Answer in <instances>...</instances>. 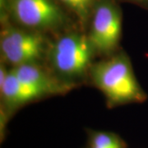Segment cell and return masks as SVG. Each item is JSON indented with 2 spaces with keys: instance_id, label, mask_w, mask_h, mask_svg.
<instances>
[{
  "instance_id": "cell-8",
  "label": "cell",
  "mask_w": 148,
  "mask_h": 148,
  "mask_svg": "<svg viewBox=\"0 0 148 148\" xmlns=\"http://www.w3.org/2000/svg\"><path fill=\"white\" fill-rule=\"evenodd\" d=\"M79 18L82 22H85L88 16H91L95 0H58Z\"/></svg>"
},
{
  "instance_id": "cell-9",
  "label": "cell",
  "mask_w": 148,
  "mask_h": 148,
  "mask_svg": "<svg viewBox=\"0 0 148 148\" xmlns=\"http://www.w3.org/2000/svg\"><path fill=\"white\" fill-rule=\"evenodd\" d=\"M90 146L100 148H124V143L114 133L94 132L90 138Z\"/></svg>"
},
{
  "instance_id": "cell-4",
  "label": "cell",
  "mask_w": 148,
  "mask_h": 148,
  "mask_svg": "<svg viewBox=\"0 0 148 148\" xmlns=\"http://www.w3.org/2000/svg\"><path fill=\"white\" fill-rule=\"evenodd\" d=\"M122 17L118 6L111 0H100L91 13L89 40L95 52L112 53L121 38Z\"/></svg>"
},
{
  "instance_id": "cell-1",
  "label": "cell",
  "mask_w": 148,
  "mask_h": 148,
  "mask_svg": "<svg viewBox=\"0 0 148 148\" xmlns=\"http://www.w3.org/2000/svg\"><path fill=\"white\" fill-rule=\"evenodd\" d=\"M91 77L110 106L143 102L147 95L138 83L128 58L119 53L90 67Z\"/></svg>"
},
{
  "instance_id": "cell-3",
  "label": "cell",
  "mask_w": 148,
  "mask_h": 148,
  "mask_svg": "<svg viewBox=\"0 0 148 148\" xmlns=\"http://www.w3.org/2000/svg\"><path fill=\"white\" fill-rule=\"evenodd\" d=\"M7 8L21 27L40 32L57 29L66 16L55 0H5Z\"/></svg>"
},
{
  "instance_id": "cell-10",
  "label": "cell",
  "mask_w": 148,
  "mask_h": 148,
  "mask_svg": "<svg viewBox=\"0 0 148 148\" xmlns=\"http://www.w3.org/2000/svg\"><path fill=\"white\" fill-rule=\"evenodd\" d=\"M134 2H137V3H139L141 4H143V5H147L148 6V0H132Z\"/></svg>"
},
{
  "instance_id": "cell-7",
  "label": "cell",
  "mask_w": 148,
  "mask_h": 148,
  "mask_svg": "<svg viewBox=\"0 0 148 148\" xmlns=\"http://www.w3.org/2000/svg\"><path fill=\"white\" fill-rule=\"evenodd\" d=\"M17 78L23 84L32 87L40 96L58 92L60 86L56 81L36 64H22L12 69Z\"/></svg>"
},
{
  "instance_id": "cell-6",
  "label": "cell",
  "mask_w": 148,
  "mask_h": 148,
  "mask_svg": "<svg viewBox=\"0 0 148 148\" xmlns=\"http://www.w3.org/2000/svg\"><path fill=\"white\" fill-rule=\"evenodd\" d=\"M0 89L3 101L9 107L21 106L40 97L34 89L23 84L12 70L6 72L3 67L0 73Z\"/></svg>"
},
{
  "instance_id": "cell-2",
  "label": "cell",
  "mask_w": 148,
  "mask_h": 148,
  "mask_svg": "<svg viewBox=\"0 0 148 148\" xmlns=\"http://www.w3.org/2000/svg\"><path fill=\"white\" fill-rule=\"evenodd\" d=\"M95 50L89 37L71 32L58 38L49 49V61L53 70L66 79L82 77L88 69Z\"/></svg>"
},
{
  "instance_id": "cell-11",
  "label": "cell",
  "mask_w": 148,
  "mask_h": 148,
  "mask_svg": "<svg viewBox=\"0 0 148 148\" xmlns=\"http://www.w3.org/2000/svg\"><path fill=\"white\" fill-rule=\"evenodd\" d=\"M90 148H100V147H91V146H90Z\"/></svg>"
},
{
  "instance_id": "cell-5",
  "label": "cell",
  "mask_w": 148,
  "mask_h": 148,
  "mask_svg": "<svg viewBox=\"0 0 148 148\" xmlns=\"http://www.w3.org/2000/svg\"><path fill=\"white\" fill-rule=\"evenodd\" d=\"M45 42L39 32L16 27H6L0 40L1 54L15 67L36 64L45 52Z\"/></svg>"
}]
</instances>
